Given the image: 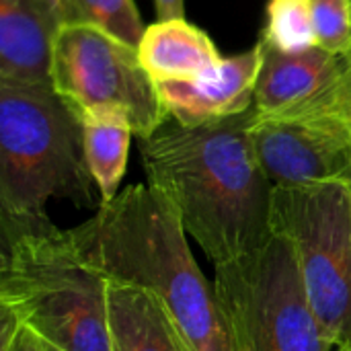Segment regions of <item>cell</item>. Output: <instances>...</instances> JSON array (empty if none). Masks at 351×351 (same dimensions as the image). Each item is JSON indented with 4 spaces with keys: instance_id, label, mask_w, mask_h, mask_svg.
<instances>
[{
    "instance_id": "obj_13",
    "label": "cell",
    "mask_w": 351,
    "mask_h": 351,
    "mask_svg": "<svg viewBox=\"0 0 351 351\" xmlns=\"http://www.w3.org/2000/svg\"><path fill=\"white\" fill-rule=\"evenodd\" d=\"M138 56L154 82L197 78L224 60L208 33L185 19L148 25L138 45Z\"/></svg>"
},
{
    "instance_id": "obj_8",
    "label": "cell",
    "mask_w": 351,
    "mask_h": 351,
    "mask_svg": "<svg viewBox=\"0 0 351 351\" xmlns=\"http://www.w3.org/2000/svg\"><path fill=\"white\" fill-rule=\"evenodd\" d=\"M251 138L274 187L351 181V125L341 119L257 117Z\"/></svg>"
},
{
    "instance_id": "obj_21",
    "label": "cell",
    "mask_w": 351,
    "mask_h": 351,
    "mask_svg": "<svg viewBox=\"0 0 351 351\" xmlns=\"http://www.w3.org/2000/svg\"><path fill=\"white\" fill-rule=\"evenodd\" d=\"M335 351H351V350H350V348H337Z\"/></svg>"
},
{
    "instance_id": "obj_7",
    "label": "cell",
    "mask_w": 351,
    "mask_h": 351,
    "mask_svg": "<svg viewBox=\"0 0 351 351\" xmlns=\"http://www.w3.org/2000/svg\"><path fill=\"white\" fill-rule=\"evenodd\" d=\"M49 80L78 117L97 107L128 109L140 140L171 119L138 47L95 23L70 21L60 29L51 47Z\"/></svg>"
},
{
    "instance_id": "obj_6",
    "label": "cell",
    "mask_w": 351,
    "mask_h": 351,
    "mask_svg": "<svg viewBox=\"0 0 351 351\" xmlns=\"http://www.w3.org/2000/svg\"><path fill=\"white\" fill-rule=\"evenodd\" d=\"M271 224L294 247L327 343L351 350V181L274 187Z\"/></svg>"
},
{
    "instance_id": "obj_19",
    "label": "cell",
    "mask_w": 351,
    "mask_h": 351,
    "mask_svg": "<svg viewBox=\"0 0 351 351\" xmlns=\"http://www.w3.org/2000/svg\"><path fill=\"white\" fill-rule=\"evenodd\" d=\"M346 72L341 80V93H339V107L337 117L351 125V49L346 53Z\"/></svg>"
},
{
    "instance_id": "obj_9",
    "label": "cell",
    "mask_w": 351,
    "mask_h": 351,
    "mask_svg": "<svg viewBox=\"0 0 351 351\" xmlns=\"http://www.w3.org/2000/svg\"><path fill=\"white\" fill-rule=\"evenodd\" d=\"M259 43L263 58L253 105L259 119H339L346 53L335 56L319 45L290 53Z\"/></svg>"
},
{
    "instance_id": "obj_4",
    "label": "cell",
    "mask_w": 351,
    "mask_h": 351,
    "mask_svg": "<svg viewBox=\"0 0 351 351\" xmlns=\"http://www.w3.org/2000/svg\"><path fill=\"white\" fill-rule=\"evenodd\" d=\"M93 185L72 107L51 84L0 82V220H45L51 197L95 206Z\"/></svg>"
},
{
    "instance_id": "obj_20",
    "label": "cell",
    "mask_w": 351,
    "mask_h": 351,
    "mask_svg": "<svg viewBox=\"0 0 351 351\" xmlns=\"http://www.w3.org/2000/svg\"><path fill=\"white\" fill-rule=\"evenodd\" d=\"M158 21L185 19V0H154Z\"/></svg>"
},
{
    "instance_id": "obj_18",
    "label": "cell",
    "mask_w": 351,
    "mask_h": 351,
    "mask_svg": "<svg viewBox=\"0 0 351 351\" xmlns=\"http://www.w3.org/2000/svg\"><path fill=\"white\" fill-rule=\"evenodd\" d=\"M2 351H62L2 311Z\"/></svg>"
},
{
    "instance_id": "obj_2",
    "label": "cell",
    "mask_w": 351,
    "mask_h": 351,
    "mask_svg": "<svg viewBox=\"0 0 351 351\" xmlns=\"http://www.w3.org/2000/svg\"><path fill=\"white\" fill-rule=\"evenodd\" d=\"M70 234L80 255L107 280L152 294L189 351H232L216 286L195 263L187 230L158 189L148 183L125 187Z\"/></svg>"
},
{
    "instance_id": "obj_5",
    "label": "cell",
    "mask_w": 351,
    "mask_h": 351,
    "mask_svg": "<svg viewBox=\"0 0 351 351\" xmlns=\"http://www.w3.org/2000/svg\"><path fill=\"white\" fill-rule=\"evenodd\" d=\"M214 267L232 351H331L284 232L274 230L261 249Z\"/></svg>"
},
{
    "instance_id": "obj_3",
    "label": "cell",
    "mask_w": 351,
    "mask_h": 351,
    "mask_svg": "<svg viewBox=\"0 0 351 351\" xmlns=\"http://www.w3.org/2000/svg\"><path fill=\"white\" fill-rule=\"evenodd\" d=\"M109 280L49 218L2 222L0 311L62 351H111Z\"/></svg>"
},
{
    "instance_id": "obj_16",
    "label": "cell",
    "mask_w": 351,
    "mask_h": 351,
    "mask_svg": "<svg viewBox=\"0 0 351 351\" xmlns=\"http://www.w3.org/2000/svg\"><path fill=\"white\" fill-rule=\"evenodd\" d=\"M76 21L95 23L121 41L138 47L144 35V25L134 0H68Z\"/></svg>"
},
{
    "instance_id": "obj_10",
    "label": "cell",
    "mask_w": 351,
    "mask_h": 351,
    "mask_svg": "<svg viewBox=\"0 0 351 351\" xmlns=\"http://www.w3.org/2000/svg\"><path fill=\"white\" fill-rule=\"evenodd\" d=\"M263 49L255 47L224 58L214 70L189 80L156 82L169 115L187 128L220 121L253 109Z\"/></svg>"
},
{
    "instance_id": "obj_12",
    "label": "cell",
    "mask_w": 351,
    "mask_h": 351,
    "mask_svg": "<svg viewBox=\"0 0 351 351\" xmlns=\"http://www.w3.org/2000/svg\"><path fill=\"white\" fill-rule=\"evenodd\" d=\"M111 351H189L165 306L146 290L109 280Z\"/></svg>"
},
{
    "instance_id": "obj_14",
    "label": "cell",
    "mask_w": 351,
    "mask_h": 351,
    "mask_svg": "<svg viewBox=\"0 0 351 351\" xmlns=\"http://www.w3.org/2000/svg\"><path fill=\"white\" fill-rule=\"evenodd\" d=\"M84 130V156L103 202H111L128 169L130 138L134 134L128 109L97 107L80 117Z\"/></svg>"
},
{
    "instance_id": "obj_17",
    "label": "cell",
    "mask_w": 351,
    "mask_h": 351,
    "mask_svg": "<svg viewBox=\"0 0 351 351\" xmlns=\"http://www.w3.org/2000/svg\"><path fill=\"white\" fill-rule=\"evenodd\" d=\"M317 45L343 56L351 49V0H311Z\"/></svg>"
},
{
    "instance_id": "obj_11",
    "label": "cell",
    "mask_w": 351,
    "mask_h": 351,
    "mask_svg": "<svg viewBox=\"0 0 351 351\" xmlns=\"http://www.w3.org/2000/svg\"><path fill=\"white\" fill-rule=\"evenodd\" d=\"M70 21L68 0H0V82L51 84V47Z\"/></svg>"
},
{
    "instance_id": "obj_1",
    "label": "cell",
    "mask_w": 351,
    "mask_h": 351,
    "mask_svg": "<svg viewBox=\"0 0 351 351\" xmlns=\"http://www.w3.org/2000/svg\"><path fill=\"white\" fill-rule=\"evenodd\" d=\"M255 107L187 128L173 117L140 140L148 185L177 210L214 265L261 249L274 234V183L251 138Z\"/></svg>"
},
{
    "instance_id": "obj_15",
    "label": "cell",
    "mask_w": 351,
    "mask_h": 351,
    "mask_svg": "<svg viewBox=\"0 0 351 351\" xmlns=\"http://www.w3.org/2000/svg\"><path fill=\"white\" fill-rule=\"evenodd\" d=\"M261 41L290 53L315 47L311 0H269Z\"/></svg>"
}]
</instances>
